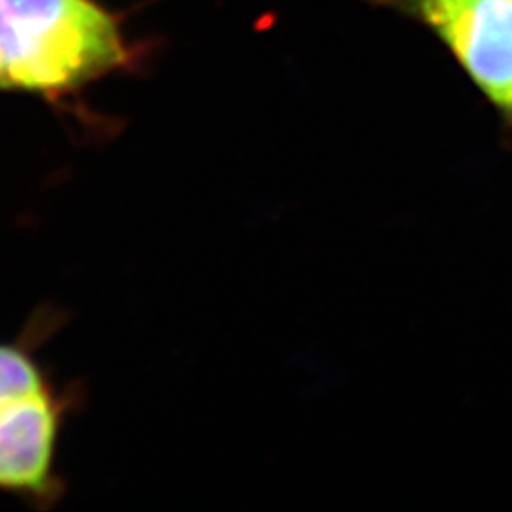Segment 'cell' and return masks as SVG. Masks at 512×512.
<instances>
[{
    "label": "cell",
    "instance_id": "obj_1",
    "mask_svg": "<svg viewBox=\"0 0 512 512\" xmlns=\"http://www.w3.org/2000/svg\"><path fill=\"white\" fill-rule=\"evenodd\" d=\"M126 61L120 31L92 0H0L6 88L61 93Z\"/></svg>",
    "mask_w": 512,
    "mask_h": 512
},
{
    "label": "cell",
    "instance_id": "obj_2",
    "mask_svg": "<svg viewBox=\"0 0 512 512\" xmlns=\"http://www.w3.org/2000/svg\"><path fill=\"white\" fill-rule=\"evenodd\" d=\"M427 29L512 133V0H366Z\"/></svg>",
    "mask_w": 512,
    "mask_h": 512
},
{
    "label": "cell",
    "instance_id": "obj_3",
    "mask_svg": "<svg viewBox=\"0 0 512 512\" xmlns=\"http://www.w3.org/2000/svg\"><path fill=\"white\" fill-rule=\"evenodd\" d=\"M59 427L61 403L52 387L0 401V492L46 503L57 497Z\"/></svg>",
    "mask_w": 512,
    "mask_h": 512
},
{
    "label": "cell",
    "instance_id": "obj_4",
    "mask_svg": "<svg viewBox=\"0 0 512 512\" xmlns=\"http://www.w3.org/2000/svg\"><path fill=\"white\" fill-rule=\"evenodd\" d=\"M50 384L35 357L18 344H0V401L33 395Z\"/></svg>",
    "mask_w": 512,
    "mask_h": 512
},
{
    "label": "cell",
    "instance_id": "obj_5",
    "mask_svg": "<svg viewBox=\"0 0 512 512\" xmlns=\"http://www.w3.org/2000/svg\"><path fill=\"white\" fill-rule=\"evenodd\" d=\"M0 90H8V88H6V80H4V76H2V71H0Z\"/></svg>",
    "mask_w": 512,
    "mask_h": 512
}]
</instances>
